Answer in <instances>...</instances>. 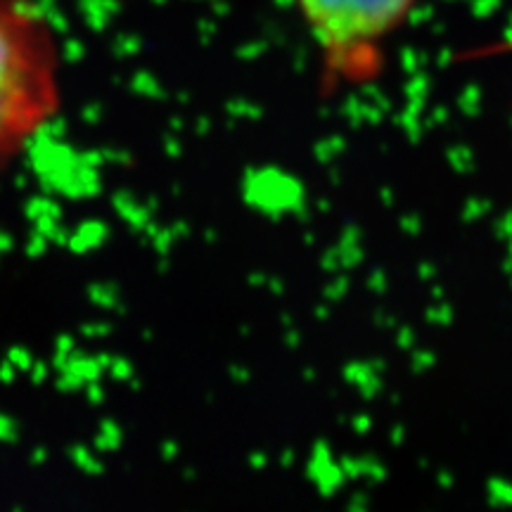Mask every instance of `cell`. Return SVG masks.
<instances>
[{
  "label": "cell",
  "instance_id": "obj_1",
  "mask_svg": "<svg viewBox=\"0 0 512 512\" xmlns=\"http://www.w3.org/2000/svg\"><path fill=\"white\" fill-rule=\"evenodd\" d=\"M64 105V53L36 0H0V171L17 162Z\"/></svg>",
  "mask_w": 512,
  "mask_h": 512
},
{
  "label": "cell",
  "instance_id": "obj_2",
  "mask_svg": "<svg viewBox=\"0 0 512 512\" xmlns=\"http://www.w3.org/2000/svg\"><path fill=\"white\" fill-rule=\"evenodd\" d=\"M316 48L328 93L356 91L387 69L389 46L420 0H287Z\"/></svg>",
  "mask_w": 512,
  "mask_h": 512
}]
</instances>
